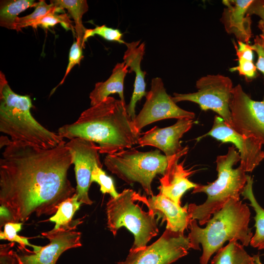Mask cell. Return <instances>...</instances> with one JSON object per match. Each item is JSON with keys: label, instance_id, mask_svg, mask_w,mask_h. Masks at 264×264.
<instances>
[{"label": "cell", "instance_id": "cell-1", "mask_svg": "<svg viewBox=\"0 0 264 264\" xmlns=\"http://www.w3.org/2000/svg\"><path fill=\"white\" fill-rule=\"evenodd\" d=\"M63 141L44 149L12 141L0 159V228L55 214L60 204L76 193L67 176L73 164Z\"/></svg>", "mask_w": 264, "mask_h": 264}, {"label": "cell", "instance_id": "cell-2", "mask_svg": "<svg viewBox=\"0 0 264 264\" xmlns=\"http://www.w3.org/2000/svg\"><path fill=\"white\" fill-rule=\"evenodd\" d=\"M57 133L69 140L80 138L97 143L99 153L111 154L138 144L140 133L129 115L125 103L109 96L84 110Z\"/></svg>", "mask_w": 264, "mask_h": 264}, {"label": "cell", "instance_id": "cell-3", "mask_svg": "<svg viewBox=\"0 0 264 264\" xmlns=\"http://www.w3.org/2000/svg\"><path fill=\"white\" fill-rule=\"evenodd\" d=\"M250 214L245 204L232 198L213 214L205 227H199L197 220L192 219L188 238L191 248L200 250L199 244L202 246L200 264H208L212 255L226 241H239L243 246H248L253 235L248 226Z\"/></svg>", "mask_w": 264, "mask_h": 264}, {"label": "cell", "instance_id": "cell-4", "mask_svg": "<svg viewBox=\"0 0 264 264\" xmlns=\"http://www.w3.org/2000/svg\"><path fill=\"white\" fill-rule=\"evenodd\" d=\"M31 100L28 95L16 93L10 87L4 74L0 72V132L12 142L44 149L56 147L63 141L57 132L39 123L31 114Z\"/></svg>", "mask_w": 264, "mask_h": 264}, {"label": "cell", "instance_id": "cell-5", "mask_svg": "<svg viewBox=\"0 0 264 264\" xmlns=\"http://www.w3.org/2000/svg\"><path fill=\"white\" fill-rule=\"evenodd\" d=\"M240 160L239 152L233 146L229 147L226 154L217 157V179L206 185L198 184L194 188L192 193H204L207 195L206 200L202 204L188 205L191 218L198 220L200 225L206 224L213 214L229 199L240 200L247 177L246 172L240 165L233 168Z\"/></svg>", "mask_w": 264, "mask_h": 264}, {"label": "cell", "instance_id": "cell-6", "mask_svg": "<svg viewBox=\"0 0 264 264\" xmlns=\"http://www.w3.org/2000/svg\"><path fill=\"white\" fill-rule=\"evenodd\" d=\"M136 194L132 189H124L117 197H111L106 207L107 227L112 234L115 236L119 228L125 227L133 235L130 251L144 248L159 232L153 213L144 211L134 202Z\"/></svg>", "mask_w": 264, "mask_h": 264}, {"label": "cell", "instance_id": "cell-7", "mask_svg": "<svg viewBox=\"0 0 264 264\" xmlns=\"http://www.w3.org/2000/svg\"><path fill=\"white\" fill-rule=\"evenodd\" d=\"M104 163L109 171L126 183L137 182L147 195L153 196V180L158 174L165 175L169 160L157 149L143 152L131 148L107 154Z\"/></svg>", "mask_w": 264, "mask_h": 264}, {"label": "cell", "instance_id": "cell-8", "mask_svg": "<svg viewBox=\"0 0 264 264\" xmlns=\"http://www.w3.org/2000/svg\"><path fill=\"white\" fill-rule=\"evenodd\" d=\"M198 91L186 94L174 93L172 97L176 103L190 101L198 104L203 110H211L219 114L230 127L232 121L229 101L233 88L231 80L220 74L207 75L196 82Z\"/></svg>", "mask_w": 264, "mask_h": 264}, {"label": "cell", "instance_id": "cell-9", "mask_svg": "<svg viewBox=\"0 0 264 264\" xmlns=\"http://www.w3.org/2000/svg\"><path fill=\"white\" fill-rule=\"evenodd\" d=\"M229 109L232 128L264 144V97L262 101L253 100L238 84L231 91Z\"/></svg>", "mask_w": 264, "mask_h": 264}, {"label": "cell", "instance_id": "cell-10", "mask_svg": "<svg viewBox=\"0 0 264 264\" xmlns=\"http://www.w3.org/2000/svg\"><path fill=\"white\" fill-rule=\"evenodd\" d=\"M189 240L184 233L168 229L154 242L144 248L130 251L117 264H171L188 253Z\"/></svg>", "mask_w": 264, "mask_h": 264}, {"label": "cell", "instance_id": "cell-11", "mask_svg": "<svg viewBox=\"0 0 264 264\" xmlns=\"http://www.w3.org/2000/svg\"><path fill=\"white\" fill-rule=\"evenodd\" d=\"M146 101L133 123L136 130H141L154 122L169 118L193 119L194 112L179 107L169 95L162 80L158 77L152 79L151 88L147 93Z\"/></svg>", "mask_w": 264, "mask_h": 264}, {"label": "cell", "instance_id": "cell-12", "mask_svg": "<svg viewBox=\"0 0 264 264\" xmlns=\"http://www.w3.org/2000/svg\"><path fill=\"white\" fill-rule=\"evenodd\" d=\"M72 156L76 180V194L78 201L87 205L93 201L88 196L90 179L93 168L102 167L99 155V148L95 143L80 138L69 140L66 143Z\"/></svg>", "mask_w": 264, "mask_h": 264}, {"label": "cell", "instance_id": "cell-13", "mask_svg": "<svg viewBox=\"0 0 264 264\" xmlns=\"http://www.w3.org/2000/svg\"><path fill=\"white\" fill-rule=\"evenodd\" d=\"M212 136L222 143H231L238 149L241 160L240 166L246 172H252L264 159L262 144L252 137H246L228 126L219 116L214 118L212 129L205 134Z\"/></svg>", "mask_w": 264, "mask_h": 264}, {"label": "cell", "instance_id": "cell-14", "mask_svg": "<svg viewBox=\"0 0 264 264\" xmlns=\"http://www.w3.org/2000/svg\"><path fill=\"white\" fill-rule=\"evenodd\" d=\"M42 235L49 240V243L41 246L36 252L22 248L25 252L18 254L20 264H56L64 252L82 245L81 233L75 230L52 229Z\"/></svg>", "mask_w": 264, "mask_h": 264}, {"label": "cell", "instance_id": "cell-15", "mask_svg": "<svg viewBox=\"0 0 264 264\" xmlns=\"http://www.w3.org/2000/svg\"><path fill=\"white\" fill-rule=\"evenodd\" d=\"M193 119H177L174 125L163 128L157 126L147 131L140 136L138 144L140 147L150 146L162 151L168 158L176 155L187 147H182L180 139L192 128Z\"/></svg>", "mask_w": 264, "mask_h": 264}, {"label": "cell", "instance_id": "cell-16", "mask_svg": "<svg viewBox=\"0 0 264 264\" xmlns=\"http://www.w3.org/2000/svg\"><path fill=\"white\" fill-rule=\"evenodd\" d=\"M136 198L137 201L145 204L149 211L157 216V221L160 219L162 223L166 221V229L184 233V230L188 228L192 219L188 212V205L181 207L160 193L148 199L137 193Z\"/></svg>", "mask_w": 264, "mask_h": 264}, {"label": "cell", "instance_id": "cell-17", "mask_svg": "<svg viewBox=\"0 0 264 264\" xmlns=\"http://www.w3.org/2000/svg\"><path fill=\"white\" fill-rule=\"evenodd\" d=\"M188 148L182 152L168 158L169 163L166 173L159 179V193L163 195L178 205H180V199L183 194L188 190L195 188L198 184L188 179V177L196 171L192 168L185 169L184 161L178 163V160L186 154Z\"/></svg>", "mask_w": 264, "mask_h": 264}, {"label": "cell", "instance_id": "cell-18", "mask_svg": "<svg viewBox=\"0 0 264 264\" xmlns=\"http://www.w3.org/2000/svg\"><path fill=\"white\" fill-rule=\"evenodd\" d=\"M254 0H224L226 6L221 22L226 31L234 34L238 41L249 44L251 38L250 17L246 15L248 8Z\"/></svg>", "mask_w": 264, "mask_h": 264}, {"label": "cell", "instance_id": "cell-19", "mask_svg": "<svg viewBox=\"0 0 264 264\" xmlns=\"http://www.w3.org/2000/svg\"><path fill=\"white\" fill-rule=\"evenodd\" d=\"M127 49L125 51L123 60L129 72H134L135 74L133 91L129 105L126 106L127 111L133 121L135 115V107L137 102L147 94L145 77L146 72L141 70V63L145 51L144 42L140 41L125 43Z\"/></svg>", "mask_w": 264, "mask_h": 264}, {"label": "cell", "instance_id": "cell-20", "mask_svg": "<svg viewBox=\"0 0 264 264\" xmlns=\"http://www.w3.org/2000/svg\"><path fill=\"white\" fill-rule=\"evenodd\" d=\"M128 68L124 62L117 63L106 81L95 84L94 89L89 94L91 106L100 103L113 93H118L120 100L125 103L124 83L126 74L129 72Z\"/></svg>", "mask_w": 264, "mask_h": 264}, {"label": "cell", "instance_id": "cell-21", "mask_svg": "<svg viewBox=\"0 0 264 264\" xmlns=\"http://www.w3.org/2000/svg\"><path fill=\"white\" fill-rule=\"evenodd\" d=\"M81 204L82 202L78 201L76 193L63 201L55 214L49 220L50 221L55 223L53 229L75 230L77 226L83 222L81 219L72 220L74 213L79 209Z\"/></svg>", "mask_w": 264, "mask_h": 264}, {"label": "cell", "instance_id": "cell-22", "mask_svg": "<svg viewBox=\"0 0 264 264\" xmlns=\"http://www.w3.org/2000/svg\"><path fill=\"white\" fill-rule=\"evenodd\" d=\"M253 179L251 176L247 175V182L242 193L244 199H248L250 205L256 213L254 218L256 231L253 235L250 244L258 249H264V209L257 201L252 189Z\"/></svg>", "mask_w": 264, "mask_h": 264}, {"label": "cell", "instance_id": "cell-23", "mask_svg": "<svg viewBox=\"0 0 264 264\" xmlns=\"http://www.w3.org/2000/svg\"><path fill=\"white\" fill-rule=\"evenodd\" d=\"M210 264H256L253 256L244 250L243 245L232 240L220 248L211 261Z\"/></svg>", "mask_w": 264, "mask_h": 264}, {"label": "cell", "instance_id": "cell-24", "mask_svg": "<svg viewBox=\"0 0 264 264\" xmlns=\"http://www.w3.org/2000/svg\"><path fill=\"white\" fill-rule=\"evenodd\" d=\"M50 3L60 8L66 9L73 19L75 23L76 40L79 41L84 47V38L86 28L82 23V17L88 9L87 1L86 0H53Z\"/></svg>", "mask_w": 264, "mask_h": 264}, {"label": "cell", "instance_id": "cell-25", "mask_svg": "<svg viewBox=\"0 0 264 264\" xmlns=\"http://www.w3.org/2000/svg\"><path fill=\"white\" fill-rule=\"evenodd\" d=\"M37 2L33 0H1L0 25L8 29L15 30L18 15L28 8L35 7Z\"/></svg>", "mask_w": 264, "mask_h": 264}, {"label": "cell", "instance_id": "cell-26", "mask_svg": "<svg viewBox=\"0 0 264 264\" xmlns=\"http://www.w3.org/2000/svg\"><path fill=\"white\" fill-rule=\"evenodd\" d=\"M233 43L236 51L238 66L230 68L229 71H238L247 79L254 78L256 75L257 68L253 63L254 55L250 45L240 41H238V46L234 41Z\"/></svg>", "mask_w": 264, "mask_h": 264}, {"label": "cell", "instance_id": "cell-27", "mask_svg": "<svg viewBox=\"0 0 264 264\" xmlns=\"http://www.w3.org/2000/svg\"><path fill=\"white\" fill-rule=\"evenodd\" d=\"M35 10L29 15L22 17H18L15 23V30L21 31L22 28L31 26L44 16L51 14L61 12L62 10L60 8L52 3L48 4L44 0H41L37 2Z\"/></svg>", "mask_w": 264, "mask_h": 264}, {"label": "cell", "instance_id": "cell-28", "mask_svg": "<svg viewBox=\"0 0 264 264\" xmlns=\"http://www.w3.org/2000/svg\"><path fill=\"white\" fill-rule=\"evenodd\" d=\"M22 222H9L4 225V230L0 232V240H8L11 242H17L19 246L25 248V246H29L33 248V252L38 251L41 246H37L30 244L28 242V238L20 236L18 235L22 227Z\"/></svg>", "mask_w": 264, "mask_h": 264}, {"label": "cell", "instance_id": "cell-29", "mask_svg": "<svg viewBox=\"0 0 264 264\" xmlns=\"http://www.w3.org/2000/svg\"><path fill=\"white\" fill-rule=\"evenodd\" d=\"M102 167L95 166L92 171L90 183L95 182L100 186V190L104 194H109L111 197H117L119 193L115 189L112 178L108 176L104 171Z\"/></svg>", "mask_w": 264, "mask_h": 264}, {"label": "cell", "instance_id": "cell-30", "mask_svg": "<svg viewBox=\"0 0 264 264\" xmlns=\"http://www.w3.org/2000/svg\"><path fill=\"white\" fill-rule=\"evenodd\" d=\"M95 35H99L109 41L124 44L126 43L122 39L123 33L119 29L109 27L106 25L96 26L92 29H86L84 38V43H85L88 38Z\"/></svg>", "mask_w": 264, "mask_h": 264}, {"label": "cell", "instance_id": "cell-31", "mask_svg": "<svg viewBox=\"0 0 264 264\" xmlns=\"http://www.w3.org/2000/svg\"><path fill=\"white\" fill-rule=\"evenodd\" d=\"M59 23H61L66 30H69L71 27V21L67 15L58 14V13H51L44 16L34 23L31 26L34 28L40 26L44 29H48Z\"/></svg>", "mask_w": 264, "mask_h": 264}, {"label": "cell", "instance_id": "cell-32", "mask_svg": "<svg viewBox=\"0 0 264 264\" xmlns=\"http://www.w3.org/2000/svg\"><path fill=\"white\" fill-rule=\"evenodd\" d=\"M83 48L84 47L79 41L76 40L74 42L70 48L68 63L66 67V72L63 78L56 88L63 84L67 75L75 65L77 64L80 65L81 61L83 58L82 51ZM56 88L53 90V92L56 89ZM53 92L51 93H52Z\"/></svg>", "mask_w": 264, "mask_h": 264}, {"label": "cell", "instance_id": "cell-33", "mask_svg": "<svg viewBox=\"0 0 264 264\" xmlns=\"http://www.w3.org/2000/svg\"><path fill=\"white\" fill-rule=\"evenodd\" d=\"M14 245L13 242L0 245V264H20L18 253L12 249Z\"/></svg>", "mask_w": 264, "mask_h": 264}, {"label": "cell", "instance_id": "cell-34", "mask_svg": "<svg viewBox=\"0 0 264 264\" xmlns=\"http://www.w3.org/2000/svg\"><path fill=\"white\" fill-rule=\"evenodd\" d=\"M256 15L261 20L258 22V27L262 32L260 36L264 38V0H254L247 9L246 15Z\"/></svg>", "mask_w": 264, "mask_h": 264}, {"label": "cell", "instance_id": "cell-35", "mask_svg": "<svg viewBox=\"0 0 264 264\" xmlns=\"http://www.w3.org/2000/svg\"><path fill=\"white\" fill-rule=\"evenodd\" d=\"M250 47L258 55V60L255 66L256 68L260 71L264 76V45L260 36L256 37L254 44L250 45Z\"/></svg>", "mask_w": 264, "mask_h": 264}, {"label": "cell", "instance_id": "cell-36", "mask_svg": "<svg viewBox=\"0 0 264 264\" xmlns=\"http://www.w3.org/2000/svg\"><path fill=\"white\" fill-rule=\"evenodd\" d=\"M11 141V139H9L7 136H0V148L3 146H7Z\"/></svg>", "mask_w": 264, "mask_h": 264}, {"label": "cell", "instance_id": "cell-37", "mask_svg": "<svg viewBox=\"0 0 264 264\" xmlns=\"http://www.w3.org/2000/svg\"><path fill=\"white\" fill-rule=\"evenodd\" d=\"M256 264H262L260 259V256L259 254L255 255L253 256Z\"/></svg>", "mask_w": 264, "mask_h": 264}, {"label": "cell", "instance_id": "cell-38", "mask_svg": "<svg viewBox=\"0 0 264 264\" xmlns=\"http://www.w3.org/2000/svg\"><path fill=\"white\" fill-rule=\"evenodd\" d=\"M260 37H261L262 40V42H263V43L264 44V38L262 37V36H260Z\"/></svg>", "mask_w": 264, "mask_h": 264}]
</instances>
